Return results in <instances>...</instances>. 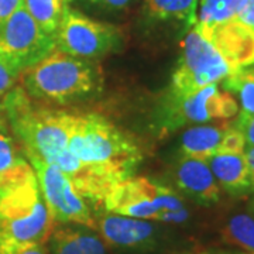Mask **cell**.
<instances>
[{
	"mask_svg": "<svg viewBox=\"0 0 254 254\" xmlns=\"http://www.w3.org/2000/svg\"><path fill=\"white\" fill-rule=\"evenodd\" d=\"M68 151L93 174L106 195L118 182L131 177L143 151L128 133L96 115H73Z\"/></svg>",
	"mask_w": 254,
	"mask_h": 254,
	"instance_id": "obj_1",
	"label": "cell"
},
{
	"mask_svg": "<svg viewBox=\"0 0 254 254\" xmlns=\"http://www.w3.org/2000/svg\"><path fill=\"white\" fill-rule=\"evenodd\" d=\"M3 113L14 134L31 153L48 163L68 150L72 113L40 108L21 86H14L1 99Z\"/></svg>",
	"mask_w": 254,
	"mask_h": 254,
	"instance_id": "obj_2",
	"label": "cell"
},
{
	"mask_svg": "<svg viewBox=\"0 0 254 254\" xmlns=\"http://www.w3.org/2000/svg\"><path fill=\"white\" fill-rule=\"evenodd\" d=\"M21 83L31 99L63 105L96 93L102 78L93 64L58 50L23 71Z\"/></svg>",
	"mask_w": 254,
	"mask_h": 254,
	"instance_id": "obj_3",
	"label": "cell"
},
{
	"mask_svg": "<svg viewBox=\"0 0 254 254\" xmlns=\"http://www.w3.org/2000/svg\"><path fill=\"white\" fill-rule=\"evenodd\" d=\"M54 229L36 175L0 187V239L46 245Z\"/></svg>",
	"mask_w": 254,
	"mask_h": 254,
	"instance_id": "obj_4",
	"label": "cell"
},
{
	"mask_svg": "<svg viewBox=\"0 0 254 254\" xmlns=\"http://www.w3.org/2000/svg\"><path fill=\"white\" fill-rule=\"evenodd\" d=\"M102 206L109 213L167 223H184L190 216L177 192L144 177H128L118 182Z\"/></svg>",
	"mask_w": 254,
	"mask_h": 254,
	"instance_id": "obj_5",
	"label": "cell"
},
{
	"mask_svg": "<svg viewBox=\"0 0 254 254\" xmlns=\"http://www.w3.org/2000/svg\"><path fill=\"white\" fill-rule=\"evenodd\" d=\"M232 73V68L219 51L192 30L182 43V55L173 75L171 92L190 95L210 83L223 81Z\"/></svg>",
	"mask_w": 254,
	"mask_h": 254,
	"instance_id": "obj_6",
	"label": "cell"
},
{
	"mask_svg": "<svg viewBox=\"0 0 254 254\" xmlns=\"http://www.w3.org/2000/svg\"><path fill=\"white\" fill-rule=\"evenodd\" d=\"M55 47L81 60H95L115 51L122 44L118 27L99 23L75 10L66 9L55 34Z\"/></svg>",
	"mask_w": 254,
	"mask_h": 254,
	"instance_id": "obj_7",
	"label": "cell"
},
{
	"mask_svg": "<svg viewBox=\"0 0 254 254\" xmlns=\"http://www.w3.org/2000/svg\"><path fill=\"white\" fill-rule=\"evenodd\" d=\"M26 155L34 170L43 199L55 222L76 223L86 227L96 226L89 206L73 190L69 178L55 164L31 153H26Z\"/></svg>",
	"mask_w": 254,
	"mask_h": 254,
	"instance_id": "obj_8",
	"label": "cell"
},
{
	"mask_svg": "<svg viewBox=\"0 0 254 254\" xmlns=\"http://www.w3.org/2000/svg\"><path fill=\"white\" fill-rule=\"evenodd\" d=\"M55 48L53 37L38 27L23 6L0 26V57L21 73Z\"/></svg>",
	"mask_w": 254,
	"mask_h": 254,
	"instance_id": "obj_9",
	"label": "cell"
},
{
	"mask_svg": "<svg viewBox=\"0 0 254 254\" xmlns=\"http://www.w3.org/2000/svg\"><path fill=\"white\" fill-rule=\"evenodd\" d=\"M239 106L230 92H220L218 83H210L190 95L170 92L164 105V128H177L188 123L235 118Z\"/></svg>",
	"mask_w": 254,
	"mask_h": 254,
	"instance_id": "obj_10",
	"label": "cell"
},
{
	"mask_svg": "<svg viewBox=\"0 0 254 254\" xmlns=\"http://www.w3.org/2000/svg\"><path fill=\"white\" fill-rule=\"evenodd\" d=\"M195 30L219 51L232 72L254 64V28L233 18L210 27Z\"/></svg>",
	"mask_w": 254,
	"mask_h": 254,
	"instance_id": "obj_11",
	"label": "cell"
},
{
	"mask_svg": "<svg viewBox=\"0 0 254 254\" xmlns=\"http://www.w3.org/2000/svg\"><path fill=\"white\" fill-rule=\"evenodd\" d=\"M174 177L184 195L199 205L209 206L220 199V187L203 160L181 155Z\"/></svg>",
	"mask_w": 254,
	"mask_h": 254,
	"instance_id": "obj_12",
	"label": "cell"
},
{
	"mask_svg": "<svg viewBox=\"0 0 254 254\" xmlns=\"http://www.w3.org/2000/svg\"><path fill=\"white\" fill-rule=\"evenodd\" d=\"M96 226L102 237L109 245L119 247H140L150 245L155 236V227L144 219L130 218L109 212L98 220Z\"/></svg>",
	"mask_w": 254,
	"mask_h": 254,
	"instance_id": "obj_13",
	"label": "cell"
},
{
	"mask_svg": "<svg viewBox=\"0 0 254 254\" xmlns=\"http://www.w3.org/2000/svg\"><path fill=\"white\" fill-rule=\"evenodd\" d=\"M219 187L230 195H245L252 192L249 167L243 153H216L206 160Z\"/></svg>",
	"mask_w": 254,
	"mask_h": 254,
	"instance_id": "obj_14",
	"label": "cell"
},
{
	"mask_svg": "<svg viewBox=\"0 0 254 254\" xmlns=\"http://www.w3.org/2000/svg\"><path fill=\"white\" fill-rule=\"evenodd\" d=\"M229 123L213 126H196L187 130L181 137V155L206 161L218 153Z\"/></svg>",
	"mask_w": 254,
	"mask_h": 254,
	"instance_id": "obj_15",
	"label": "cell"
},
{
	"mask_svg": "<svg viewBox=\"0 0 254 254\" xmlns=\"http://www.w3.org/2000/svg\"><path fill=\"white\" fill-rule=\"evenodd\" d=\"M50 242L53 254H106L99 237L81 229H54Z\"/></svg>",
	"mask_w": 254,
	"mask_h": 254,
	"instance_id": "obj_16",
	"label": "cell"
},
{
	"mask_svg": "<svg viewBox=\"0 0 254 254\" xmlns=\"http://www.w3.org/2000/svg\"><path fill=\"white\" fill-rule=\"evenodd\" d=\"M31 164L23 157L9 136L0 133V187L34 177Z\"/></svg>",
	"mask_w": 254,
	"mask_h": 254,
	"instance_id": "obj_17",
	"label": "cell"
},
{
	"mask_svg": "<svg viewBox=\"0 0 254 254\" xmlns=\"http://www.w3.org/2000/svg\"><path fill=\"white\" fill-rule=\"evenodd\" d=\"M144 9L151 18L181 21L188 27L196 24L198 0H144Z\"/></svg>",
	"mask_w": 254,
	"mask_h": 254,
	"instance_id": "obj_18",
	"label": "cell"
},
{
	"mask_svg": "<svg viewBox=\"0 0 254 254\" xmlns=\"http://www.w3.org/2000/svg\"><path fill=\"white\" fill-rule=\"evenodd\" d=\"M23 7L47 36L55 34L66 11V0H23Z\"/></svg>",
	"mask_w": 254,
	"mask_h": 254,
	"instance_id": "obj_19",
	"label": "cell"
},
{
	"mask_svg": "<svg viewBox=\"0 0 254 254\" xmlns=\"http://www.w3.org/2000/svg\"><path fill=\"white\" fill-rule=\"evenodd\" d=\"M226 91L236 92L240 98L242 110L237 120H245L254 115V64L232 72L223 79Z\"/></svg>",
	"mask_w": 254,
	"mask_h": 254,
	"instance_id": "obj_20",
	"label": "cell"
},
{
	"mask_svg": "<svg viewBox=\"0 0 254 254\" xmlns=\"http://www.w3.org/2000/svg\"><path fill=\"white\" fill-rule=\"evenodd\" d=\"M249 0H200L196 27H210L237 18Z\"/></svg>",
	"mask_w": 254,
	"mask_h": 254,
	"instance_id": "obj_21",
	"label": "cell"
},
{
	"mask_svg": "<svg viewBox=\"0 0 254 254\" xmlns=\"http://www.w3.org/2000/svg\"><path fill=\"white\" fill-rule=\"evenodd\" d=\"M220 233L227 245L242 247L249 254H254V216L247 213L233 215L227 219Z\"/></svg>",
	"mask_w": 254,
	"mask_h": 254,
	"instance_id": "obj_22",
	"label": "cell"
},
{
	"mask_svg": "<svg viewBox=\"0 0 254 254\" xmlns=\"http://www.w3.org/2000/svg\"><path fill=\"white\" fill-rule=\"evenodd\" d=\"M0 254H47L44 245L0 239Z\"/></svg>",
	"mask_w": 254,
	"mask_h": 254,
	"instance_id": "obj_23",
	"label": "cell"
},
{
	"mask_svg": "<svg viewBox=\"0 0 254 254\" xmlns=\"http://www.w3.org/2000/svg\"><path fill=\"white\" fill-rule=\"evenodd\" d=\"M18 76L20 72L17 69L0 57V100L16 86Z\"/></svg>",
	"mask_w": 254,
	"mask_h": 254,
	"instance_id": "obj_24",
	"label": "cell"
},
{
	"mask_svg": "<svg viewBox=\"0 0 254 254\" xmlns=\"http://www.w3.org/2000/svg\"><path fill=\"white\" fill-rule=\"evenodd\" d=\"M235 126L243 133L247 147H254V115L245 120H236Z\"/></svg>",
	"mask_w": 254,
	"mask_h": 254,
	"instance_id": "obj_25",
	"label": "cell"
},
{
	"mask_svg": "<svg viewBox=\"0 0 254 254\" xmlns=\"http://www.w3.org/2000/svg\"><path fill=\"white\" fill-rule=\"evenodd\" d=\"M23 6V0H0V26Z\"/></svg>",
	"mask_w": 254,
	"mask_h": 254,
	"instance_id": "obj_26",
	"label": "cell"
},
{
	"mask_svg": "<svg viewBox=\"0 0 254 254\" xmlns=\"http://www.w3.org/2000/svg\"><path fill=\"white\" fill-rule=\"evenodd\" d=\"M66 1H69V0H66ZM91 1L96 3V4H100V6L106 7V9L120 10L127 7L131 0H91Z\"/></svg>",
	"mask_w": 254,
	"mask_h": 254,
	"instance_id": "obj_27",
	"label": "cell"
},
{
	"mask_svg": "<svg viewBox=\"0 0 254 254\" xmlns=\"http://www.w3.org/2000/svg\"><path fill=\"white\" fill-rule=\"evenodd\" d=\"M247 167H249V175L252 182V192H254V147H247L245 150Z\"/></svg>",
	"mask_w": 254,
	"mask_h": 254,
	"instance_id": "obj_28",
	"label": "cell"
},
{
	"mask_svg": "<svg viewBox=\"0 0 254 254\" xmlns=\"http://www.w3.org/2000/svg\"><path fill=\"white\" fill-rule=\"evenodd\" d=\"M3 106H1V100H0V133H4V119H3Z\"/></svg>",
	"mask_w": 254,
	"mask_h": 254,
	"instance_id": "obj_29",
	"label": "cell"
},
{
	"mask_svg": "<svg viewBox=\"0 0 254 254\" xmlns=\"http://www.w3.org/2000/svg\"><path fill=\"white\" fill-rule=\"evenodd\" d=\"M252 210H253V215H254V202H253V209H252Z\"/></svg>",
	"mask_w": 254,
	"mask_h": 254,
	"instance_id": "obj_30",
	"label": "cell"
}]
</instances>
